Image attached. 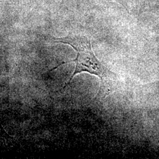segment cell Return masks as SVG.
Returning a JSON list of instances; mask_svg holds the SVG:
<instances>
[{"label":"cell","mask_w":159,"mask_h":159,"mask_svg":"<svg viewBox=\"0 0 159 159\" xmlns=\"http://www.w3.org/2000/svg\"><path fill=\"white\" fill-rule=\"evenodd\" d=\"M142 1V0H121V3H122L123 6H125V8L128 9L129 8H136V6H139V4H141Z\"/></svg>","instance_id":"7a4b0ae2"},{"label":"cell","mask_w":159,"mask_h":159,"mask_svg":"<svg viewBox=\"0 0 159 159\" xmlns=\"http://www.w3.org/2000/svg\"><path fill=\"white\" fill-rule=\"evenodd\" d=\"M53 40L54 42L57 43H60L69 45L77 52L76 58L69 61V63H75V70L66 84L63 87V89L70 85L75 75L83 72L95 75L100 79L102 83L100 90L115 79L116 75L96 57L92 49L91 41L87 37L70 34L64 37L54 38Z\"/></svg>","instance_id":"6da1fadb"}]
</instances>
